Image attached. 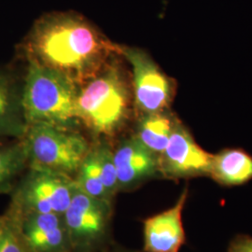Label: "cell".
Returning a JSON list of instances; mask_svg holds the SVG:
<instances>
[{
    "instance_id": "cell-20",
    "label": "cell",
    "mask_w": 252,
    "mask_h": 252,
    "mask_svg": "<svg viewBox=\"0 0 252 252\" xmlns=\"http://www.w3.org/2000/svg\"><path fill=\"white\" fill-rule=\"evenodd\" d=\"M3 226H4V214L0 216V235L3 230Z\"/></svg>"
},
{
    "instance_id": "cell-14",
    "label": "cell",
    "mask_w": 252,
    "mask_h": 252,
    "mask_svg": "<svg viewBox=\"0 0 252 252\" xmlns=\"http://www.w3.org/2000/svg\"><path fill=\"white\" fill-rule=\"evenodd\" d=\"M179 121L169 109L139 116L134 136L148 150L160 156Z\"/></svg>"
},
{
    "instance_id": "cell-10",
    "label": "cell",
    "mask_w": 252,
    "mask_h": 252,
    "mask_svg": "<svg viewBox=\"0 0 252 252\" xmlns=\"http://www.w3.org/2000/svg\"><path fill=\"white\" fill-rule=\"evenodd\" d=\"M189 195L188 187L168 209L149 217L143 221L144 252H180L186 242L182 213Z\"/></svg>"
},
{
    "instance_id": "cell-8",
    "label": "cell",
    "mask_w": 252,
    "mask_h": 252,
    "mask_svg": "<svg viewBox=\"0 0 252 252\" xmlns=\"http://www.w3.org/2000/svg\"><path fill=\"white\" fill-rule=\"evenodd\" d=\"M212 162L213 154L199 146L189 129L179 120L159 156L161 177L174 180L209 178Z\"/></svg>"
},
{
    "instance_id": "cell-1",
    "label": "cell",
    "mask_w": 252,
    "mask_h": 252,
    "mask_svg": "<svg viewBox=\"0 0 252 252\" xmlns=\"http://www.w3.org/2000/svg\"><path fill=\"white\" fill-rule=\"evenodd\" d=\"M24 50L27 60L61 73L80 86L120 55L119 44L75 11L51 12L37 19Z\"/></svg>"
},
{
    "instance_id": "cell-6",
    "label": "cell",
    "mask_w": 252,
    "mask_h": 252,
    "mask_svg": "<svg viewBox=\"0 0 252 252\" xmlns=\"http://www.w3.org/2000/svg\"><path fill=\"white\" fill-rule=\"evenodd\" d=\"M119 54L132 67V89L135 110L139 116L169 109L176 84L146 51L119 45Z\"/></svg>"
},
{
    "instance_id": "cell-17",
    "label": "cell",
    "mask_w": 252,
    "mask_h": 252,
    "mask_svg": "<svg viewBox=\"0 0 252 252\" xmlns=\"http://www.w3.org/2000/svg\"><path fill=\"white\" fill-rule=\"evenodd\" d=\"M0 252H36L25 238L18 218L9 207L4 213V226L0 235Z\"/></svg>"
},
{
    "instance_id": "cell-15",
    "label": "cell",
    "mask_w": 252,
    "mask_h": 252,
    "mask_svg": "<svg viewBox=\"0 0 252 252\" xmlns=\"http://www.w3.org/2000/svg\"><path fill=\"white\" fill-rule=\"evenodd\" d=\"M28 166L26 144L22 139L0 142V193L13 189L19 175Z\"/></svg>"
},
{
    "instance_id": "cell-4",
    "label": "cell",
    "mask_w": 252,
    "mask_h": 252,
    "mask_svg": "<svg viewBox=\"0 0 252 252\" xmlns=\"http://www.w3.org/2000/svg\"><path fill=\"white\" fill-rule=\"evenodd\" d=\"M27 167H38L72 177L90 152L91 145L77 129L46 124L27 126L23 137Z\"/></svg>"
},
{
    "instance_id": "cell-7",
    "label": "cell",
    "mask_w": 252,
    "mask_h": 252,
    "mask_svg": "<svg viewBox=\"0 0 252 252\" xmlns=\"http://www.w3.org/2000/svg\"><path fill=\"white\" fill-rule=\"evenodd\" d=\"M112 202L93 198L76 185L72 200L63 214L72 252H93L108 237Z\"/></svg>"
},
{
    "instance_id": "cell-16",
    "label": "cell",
    "mask_w": 252,
    "mask_h": 252,
    "mask_svg": "<svg viewBox=\"0 0 252 252\" xmlns=\"http://www.w3.org/2000/svg\"><path fill=\"white\" fill-rule=\"evenodd\" d=\"M74 180L77 187L91 197L109 202L113 201V197L108 193L106 187L104 186L97 163L92 150H90L88 155L81 163L80 169L74 177Z\"/></svg>"
},
{
    "instance_id": "cell-5",
    "label": "cell",
    "mask_w": 252,
    "mask_h": 252,
    "mask_svg": "<svg viewBox=\"0 0 252 252\" xmlns=\"http://www.w3.org/2000/svg\"><path fill=\"white\" fill-rule=\"evenodd\" d=\"M27 169L12 189L9 207L21 214L55 213L63 216L76 189L74 178L38 167Z\"/></svg>"
},
{
    "instance_id": "cell-21",
    "label": "cell",
    "mask_w": 252,
    "mask_h": 252,
    "mask_svg": "<svg viewBox=\"0 0 252 252\" xmlns=\"http://www.w3.org/2000/svg\"></svg>"
},
{
    "instance_id": "cell-3",
    "label": "cell",
    "mask_w": 252,
    "mask_h": 252,
    "mask_svg": "<svg viewBox=\"0 0 252 252\" xmlns=\"http://www.w3.org/2000/svg\"><path fill=\"white\" fill-rule=\"evenodd\" d=\"M126 73L114 58L81 84L78 95L81 124L94 135H115L128 120L133 90Z\"/></svg>"
},
{
    "instance_id": "cell-11",
    "label": "cell",
    "mask_w": 252,
    "mask_h": 252,
    "mask_svg": "<svg viewBox=\"0 0 252 252\" xmlns=\"http://www.w3.org/2000/svg\"><path fill=\"white\" fill-rule=\"evenodd\" d=\"M18 218L21 231L36 252H72L63 216L55 213L21 214L9 207Z\"/></svg>"
},
{
    "instance_id": "cell-13",
    "label": "cell",
    "mask_w": 252,
    "mask_h": 252,
    "mask_svg": "<svg viewBox=\"0 0 252 252\" xmlns=\"http://www.w3.org/2000/svg\"><path fill=\"white\" fill-rule=\"evenodd\" d=\"M226 187L240 186L252 180V156L241 149H224L213 154L210 177Z\"/></svg>"
},
{
    "instance_id": "cell-18",
    "label": "cell",
    "mask_w": 252,
    "mask_h": 252,
    "mask_svg": "<svg viewBox=\"0 0 252 252\" xmlns=\"http://www.w3.org/2000/svg\"><path fill=\"white\" fill-rule=\"evenodd\" d=\"M91 150L95 158L104 186L108 193L114 198L116 193L119 192V187L113 150L106 141H99L94 146H92Z\"/></svg>"
},
{
    "instance_id": "cell-19",
    "label": "cell",
    "mask_w": 252,
    "mask_h": 252,
    "mask_svg": "<svg viewBox=\"0 0 252 252\" xmlns=\"http://www.w3.org/2000/svg\"><path fill=\"white\" fill-rule=\"evenodd\" d=\"M228 252H252V237L247 235L235 237L230 245Z\"/></svg>"
},
{
    "instance_id": "cell-2",
    "label": "cell",
    "mask_w": 252,
    "mask_h": 252,
    "mask_svg": "<svg viewBox=\"0 0 252 252\" xmlns=\"http://www.w3.org/2000/svg\"><path fill=\"white\" fill-rule=\"evenodd\" d=\"M80 85L63 74L27 60L22 105L27 126L46 124L77 129Z\"/></svg>"
},
{
    "instance_id": "cell-9",
    "label": "cell",
    "mask_w": 252,
    "mask_h": 252,
    "mask_svg": "<svg viewBox=\"0 0 252 252\" xmlns=\"http://www.w3.org/2000/svg\"><path fill=\"white\" fill-rule=\"evenodd\" d=\"M120 191H128L155 178H162L159 156L141 144L134 135L120 142L113 151Z\"/></svg>"
},
{
    "instance_id": "cell-12",
    "label": "cell",
    "mask_w": 252,
    "mask_h": 252,
    "mask_svg": "<svg viewBox=\"0 0 252 252\" xmlns=\"http://www.w3.org/2000/svg\"><path fill=\"white\" fill-rule=\"evenodd\" d=\"M23 82L7 69H0V136L22 139L27 125L22 105Z\"/></svg>"
}]
</instances>
